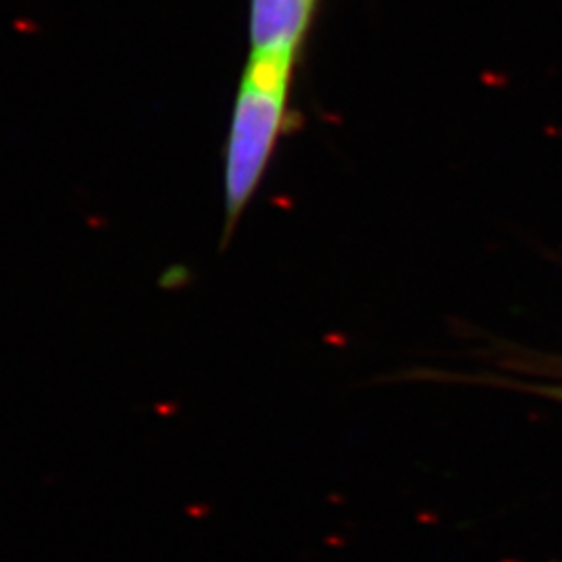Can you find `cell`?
I'll return each mask as SVG.
<instances>
[{"mask_svg":"<svg viewBox=\"0 0 562 562\" xmlns=\"http://www.w3.org/2000/svg\"><path fill=\"white\" fill-rule=\"evenodd\" d=\"M294 60L250 57L241 76L225 144V246L257 192L280 140Z\"/></svg>","mask_w":562,"mask_h":562,"instance_id":"6da1fadb","label":"cell"},{"mask_svg":"<svg viewBox=\"0 0 562 562\" xmlns=\"http://www.w3.org/2000/svg\"><path fill=\"white\" fill-rule=\"evenodd\" d=\"M317 0H250V57L294 60Z\"/></svg>","mask_w":562,"mask_h":562,"instance_id":"7a4b0ae2","label":"cell"},{"mask_svg":"<svg viewBox=\"0 0 562 562\" xmlns=\"http://www.w3.org/2000/svg\"><path fill=\"white\" fill-rule=\"evenodd\" d=\"M536 392H540L542 396H548V398L562 402V383H546V385L536 387Z\"/></svg>","mask_w":562,"mask_h":562,"instance_id":"3957f363","label":"cell"}]
</instances>
